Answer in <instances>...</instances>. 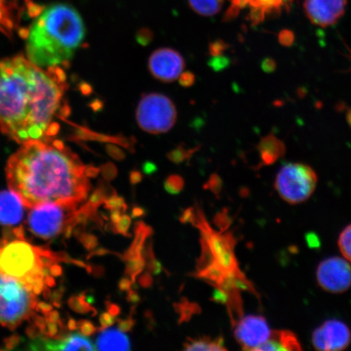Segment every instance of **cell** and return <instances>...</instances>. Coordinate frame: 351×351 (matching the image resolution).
Returning <instances> with one entry per match:
<instances>
[{
    "mask_svg": "<svg viewBox=\"0 0 351 351\" xmlns=\"http://www.w3.org/2000/svg\"><path fill=\"white\" fill-rule=\"evenodd\" d=\"M213 221L219 232H225L232 225V218L228 213L227 209H223L215 216Z\"/></svg>",
    "mask_w": 351,
    "mask_h": 351,
    "instance_id": "obj_33",
    "label": "cell"
},
{
    "mask_svg": "<svg viewBox=\"0 0 351 351\" xmlns=\"http://www.w3.org/2000/svg\"><path fill=\"white\" fill-rule=\"evenodd\" d=\"M317 282L324 291L341 293L351 287V266L348 261L330 257L319 263L317 270Z\"/></svg>",
    "mask_w": 351,
    "mask_h": 351,
    "instance_id": "obj_11",
    "label": "cell"
},
{
    "mask_svg": "<svg viewBox=\"0 0 351 351\" xmlns=\"http://www.w3.org/2000/svg\"><path fill=\"white\" fill-rule=\"evenodd\" d=\"M99 329L95 328L93 324L89 322H83L81 324V332L86 336H90L97 332Z\"/></svg>",
    "mask_w": 351,
    "mask_h": 351,
    "instance_id": "obj_48",
    "label": "cell"
},
{
    "mask_svg": "<svg viewBox=\"0 0 351 351\" xmlns=\"http://www.w3.org/2000/svg\"><path fill=\"white\" fill-rule=\"evenodd\" d=\"M96 339V350H131L129 337L118 328H105Z\"/></svg>",
    "mask_w": 351,
    "mask_h": 351,
    "instance_id": "obj_19",
    "label": "cell"
},
{
    "mask_svg": "<svg viewBox=\"0 0 351 351\" xmlns=\"http://www.w3.org/2000/svg\"><path fill=\"white\" fill-rule=\"evenodd\" d=\"M122 212L119 209L111 210V214H110V219H111L112 223H115L119 221L122 216Z\"/></svg>",
    "mask_w": 351,
    "mask_h": 351,
    "instance_id": "obj_54",
    "label": "cell"
},
{
    "mask_svg": "<svg viewBox=\"0 0 351 351\" xmlns=\"http://www.w3.org/2000/svg\"><path fill=\"white\" fill-rule=\"evenodd\" d=\"M176 313L179 315V324L189 322L195 317L202 313L201 307L196 302H193L182 298L181 301L173 304Z\"/></svg>",
    "mask_w": 351,
    "mask_h": 351,
    "instance_id": "obj_23",
    "label": "cell"
},
{
    "mask_svg": "<svg viewBox=\"0 0 351 351\" xmlns=\"http://www.w3.org/2000/svg\"><path fill=\"white\" fill-rule=\"evenodd\" d=\"M102 173L104 178L108 181H112L117 176V169L115 165L111 163L106 164L102 167Z\"/></svg>",
    "mask_w": 351,
    "mask_h": 351,
    "instance_id": "obj_44",
    "label": "cell"
},
{
    "mask_svg": "<svg viewBox=\"0 0 351 351\" xmlns=\"http://www.w3.org/2000/svg\"><path fill=\"white\" fill-rule=\"evenodd\" d=\"M126 300L132 306H136L142 301V297L134 289H131L130 291L127 292Z\"/></svg>",
    "mask_w": 351,
    "mask_h": 351,
    "instance_id": "obj_47",
    "label": "cell"
},
{
    "mask_svg": "<svg viewBox=\"0 0 351 351\" xmlns=\"http://www.w3.org/2000/svg\"><path fill=\"white\" fill-rule=\"evenodd\" d=\"M201 244V256L196 263L197 271H199L206 269L213 263L216 262V258L213 256L212 251L209 247L207 241L204 238L200 239Z\"/></svg>",
    "mask_w": 351,
    "mask_h": 351,
    "instance_id": "obj_28",
    "label": "cell"
},
{
    "mask_svg": "<svg viewBox=\"0 0 351 351\" xmlns=\"http://www.w3.org/2000/svg\"><path fill=\"white\" fill-rule=\"evenodd\" d=\"M33 350H95L92 341L82 332L71 333L60 340L37 339L32 342Z\"/></svg>",
    "mask_w": 351,
    "mask_h": 351,
    "instance_id": "obj_16",
    "label": "cell"
},
{
    "mask_svg": "<svg viewBox=\"0 0 351 351\" xmlns=\"http://www.w3.org/2000/svg\"><path fill=\"white\" fill-rule=\"evenodd\" d=\"M197 219L195 227L200 230L202 238H204L209 245L216 262L226 273L239 269V263L234 254L236 240L231 232H217L209 225L205 217L203 209L196 208Z\"/></svg>",
    "mask_w": 351,
    "mask_h": 351,
    "instance_id": "obj_9",
    "label": "cell"
},
{
    "mask_svg": "<svg viewBox=\"0 0 351 351\" xmlns=\"http://www.w3.org/2000/svg\"><path fill=\"white\" fill-rule=\"evenodd\" d=\"M230 6L226 20L238 16L241 11L248 12L247 19L253 25L262 23L269 17L278 16L291 10L296 0H229Z\"/></svg>",
    "mask_w": 351,
    "mask_h": 351,
    "instance_id": "obj_10",
    "label": "cell"
},
{
    "mask_svg": "<svg viewBox=\"0 0 351 351\" xmlns=\"http://www.w3.org/2000/svg\"><path fill=\"white\" fill-rule=\"evenodd\" d=\"M229 300L230 296L226 291L218 287H215L212 297H210V301L227 306L229 304Z\"/></svg>",
    "mask_w": 351,
    "mask_h": 351,
    "instance_id": "obj_40",
    "label": "cell"
},
{
    "mask_svg": "<svg viewBox=\"0 0 351 351\" xmlns=\"http://www.w3.org/2000/svg\"><path fill=\"white\" fill-rule=\"evenodd\" d=\"M133 284L130 278H123L120 280L119 283H118V288H119V291L121 292H128L132 289Z\"/></svg>",
    "mask_w": 351,
    "mask_h": 351,
    "instance_id": "obj_50",
    "label": "cell"
},
{
    "mask_svg": "<svg viewBox=\"0 0 351 351\" xmlns=\"http://www.w3.org/2000/svg\"><path fill=\"white\" fill-rule=\"evenodd\" d=\"M125 261L126 263L125 274L133 283H136V279L143 273L146 267V260L144 256H142L130 258Z\"/></svg>",
    "mask_w": 351,
    "mask_h": 351,
    "instance_id": "obj_26",
    "label": "cell"
},
{
    "mask_svg": "<svg viewBox=\"0 0 351 351\" xmlns=\"http://www.w3.org/2000/svg\"><path fill=\"white\" fill-rule=\"evenodd\" d=\"M197 219V210L195 208H188L184 210L181 216H180L179 221L184 225L186 223H191L193 226H195Z\"/></svg>",
    "mask_w": 351,
    "mask_h": 351,
    "instance_id": "obj_39",
    "label": "cell"
},
{
    "mask_svg": "<svg viewBox=\"0 0 351 351\" xmlns=\"http://www.w3.org/2000/svg\"><path fill=\"white\" fill-rule=\"evenodd\" d=\"M77 205L45 204L32 208L27 219L30 232L43 239H54L82 221V209Z\"/></svg>",
    "mask_w": 351,
    "mask_h": 351,
    "instance_id": "obj_6",
    "label": "cell"
},
{
    "mask_svg": "<svg viewBox=\"0 0 351 351\" xmlns=\"http://www.w3.org/2000/svg\"><path fill=\"white\" fill-rule=\"evenodd\" d=\"M134 239L130 247L124 253L123 260L126 261L128 258L144 256V245L147 240L153 234V230L151 226L146 223L140 221L135 223L134 225Z\"/></svg>",
    "mask_w": 351,
    "mask_h": 351,
    "instance_id": "obj_20",
    "label": "cell"
},
{
    "mask_svg": "<svg viewBox=\"0 0 351 351\" xmlns=\"http://www.w3.org/2000/svg\"><path fill=\"white\" fill-rule=\"evenodd\" d=\"M263 163L270 165L278 159L284 152L283 144L274 136H267L263 138L258 146Z\"/></svg>",
    "mask_w": 351,
    "mask_h": 351,
    "instance_id": "obj_21",
    "label": "cell"
},
{
    "mask_svg": "<svg viewBox=\"0 0 351 351\" xmlns=\"http://www.w3.org/2000/svg\"><path fill=\"white\" fill-rule=\"evenodd\" d=\"M225 342L222 337L217 339L199 337V339H188L184 343V350L187 351H223L227 350L223 346Z\"/></svg>",
    "mask_w": 351,
    "mask_h": 351,
    "instance_id": "obj_22",
    "label": "cell"
},
{
    "mask_svg": "<svg viewBox=\"0 0 351 351\" xmlns=\"http://www.w3.org/2000/svg\"><path fill=\"white\" fill-rule=\"evenodd\" d=\"M107 151L110 156H111L113 159H115L118 161L124 160L125 159V153L122 150L121 148L117 146H114V145H108Z\"/></svg>",
    "mask_w": 351,
    "mask_h": 351,
    "instance_id": "obj_43",
    "label": "cell"
},
{
    "mask_svg": "<svg viewBox=\"0 0 351 351\" xmlns=\"http://www.w3.org/2000/svg\"><path fill=\"white\" fill-rule=\"evenodd\" d=\"M107 308L109 313H111L115 317L119 315L121 313V308L120 306H118L112 302H107Z\"/></svg>",
    "mask_w": 351,
    "mask_h": 351,
    "instance_id": "obj_53",
    "label": "cell"
},
{
    "mask_svg": "<svg viewBox=\"0 0 351 351\" xmlns=\"http://www.w3.org/2000/svg\"><path fill=\"white\" fill-rule=\"evenodd\" d=\"M99 322L101 324V328L99 330L110 328L113 326L117 322V317L112 315L111 313H104L100 315Z\"/></svg>",
    "mask_w": 351,
    "mask_h": 351,
    "instance_id": "obj_42",
    "label": "cell"
},
{
    "mask_svg": "<svg viewBox=\"0 0 351 351\" xmlns=\"http://www.w3.org/2000/svg\"><path fill=\"white\" fill-rule=\"evenodd\" d=\"M227 49L228 44L221 39H217V40L210 43L208 47L209 53L212 56L223 55V52Z\"/></svg>",
    "mask_w": 351,
    "mask_h": 351,
    "instance_id": "obj_38",
    "label": "cell"
},
{
    "mask_svg": "<svg viewBox=\"0 0 351 351\" xmlns=\"http://www.w3.org/2000/svg\"><path fill=\"white\" fill-rule=\"evenodd\" d=\"M144 257L146 260V269L152 276H158L165 271L162 263L157 260L153 251L152 243H149L144 251Z\"/></svg>",
    "mask_w": 351,
    "mask_h": 351,
    "instance_id": "obj_27",
    "label": "cell"
},
{
    "mask_svg": "<svg viewBox=\"0 0 351 351\" xmlns=\"http://www.w3.org/2000/svg\"><path fill=\"white\" fill-rule=\"evenodd\" d=\"M154 35L150 29L147 28H142L139 29L136 34V41L140 46L147 47L153 40Z\"/></svg>",
    "mask_w": 351,
    "mask_h": 351,
    "instance_id": "obj_37",
    "label": "cell"
},
{
    "mask_svg": "<svg viewBox=\"0 0 351 351\" xmlns=\"http://www.w3.org/2000/svg\"><path fill=\"white\" fill-rule=\"evenodd\" d=\"M143 175L141 172H139L138 170L131 171L130 174V182L132 186L138 185V184L143 181Z\"/></svg>",
    "mask_w": 351,
    "mask_h": 351,
    "instance_id": "obj_49",
    "label": "cell"
},
{
    "mask_svg": "<svg viewBox=\"0 0 351 351\" xmlns=\"http://www.w3.org/2000/svg\"><path fill=\"white\" fill-rule=\"evenodd\" d=\"M196 151L197 148L187 149L183 145H179L173 150L167 154V157L173 163L180 165L189 160V158H191Z\"/></svg>",
    "mask_w": 351,
    "mask_h": 351,
    "instance_id": "obj_29",
    "label": "cell"
},
{
    "mask_svg": "<svg viewBox=\"0 0 351 351\" xmlns=\"http://www.w3.org/2000/svg\"><path fill=\"white\" fill-rule=\"evenodd\" d=\"M147 210L140 206H134L131 210V218L138 219L146 216Z\"/></svg>",
    "mask_w": 351,
    "mask_h": 351,
    "instance_id": "obj_51",
    "label": "cell"
},
{
    "mask_svg": "<svg viewBox=\"0 0 351 351\" xmlns=\"http://www.w3.org/2000/svg\"><path fill=\"white\" fill-rule=\"evenodd\" d=\"M105 208L109 210L119 209L123 213L126 212L128 206L124 197L118 196L117 194L109 197L106 201L104 202Z\"/></svg>",
    "mask_w": 351,
    "mask_h": 351,
    "instance_id": "obj_35",
    "label": "cell"
},
{
    "mask_svg": "<svg viewBox=\"0 0 351 351\" xmlns=\"http://www.w3.org/2000/svg\"><path fill=\"white\" fill-rule=\"evenodd\" d=\"M317 173L302 163L285 165L276 175L274 186L280 197L289 204L304 203L317 188Z\"/></svg>",
    "mask_w": 351,
    "mask_h": 351,
    "instance_id": "obj_7",
    "label": "cell"
},
{
    "mask_svg": "<svg viewBox=\"0 0 351 351\" xmlns=\"http://www.w3.org/2000/svg\"><path fill=\"white\" fill-rule=\"evenodd\" d=\"M205 190H208L217 197L221 195L223 188V181L219 174L213 173L210 176L208 181L204 186Z\"/></svg>",
    "mask_w": 351,
    "mask_h": 351,
    "instance_id": "obj_34",
    "label": "cell"
},
{
    "mask_svg": "<svg viewBox=\"0 0 351 351\" xmlns=\"http://www.w3.org/2000/svg\"><path fill=\"white\" fill-rule=\"evenodd\" d=\"M143 171L145 174L151 176L156 172L157 166L152 162H145L143 165Z\"/></svg>",
    "mask_w": 351,
    "mask_h": 351,
    "instance_id": "obj_52",
    "label": "cell"
},
{
    "mask_svg": "<svg viewBox=\"0 0 351 351\" xmlns=\"http://www.w3.org/2000/svg\"><path fill=\"white\" fill-rule=\"evenodd\" d=\"M234 336L245 350H254L269 340L271 330L262 315H248L235 324Z\"/></svg>",
    "mask_w": 351,
    "mask_h": 351,
    "instance_id": "obj_13",
    "label": "cell"
},
{
    "mask_svg": "<svg viewBox=\"0 0 351 351\" xmlns=\"http://www.w3.org/2000/svg\"><path fill=\"white\" fill-rule=\"evenodd\" d=\"M226 274L227 273L219 266L218 263L215 262L213 265L206 267L205 269L197 271L195 276V278L207 280L208 283L213 285V287H216Z\"/></svg>",
    "mask_w": 351,
    "mask_h": 351,
    "instance_id": "obj_25",
    "label": "cell"
},
{
    "mask_svg": "<svg viewBox=\"0 0 351 351\" xmlns=\"http://www.w3.org/2000/svg\"><path fill=\"white\" fill-rule=\"evenodd\" d=\"M0 243V273L32 285L38 295L47 287L56 258L50 252L34 247L22 238Z\"/></svg>",
    "mask_w": 351,
    "mask_h": 351,
    "instance_id": "obj_4",
    "label": "cell"
},
{
    "mask_svg": "<svg viewBox=\"0 0 351 351\" xmlns=\"http://www.w3.org/2000/svg\"><path fill=\"white\" fill-rule=\"evenodd\" d=\"M136 324V320L133 317L117 319L118 329L123 332H130Z\"/></svg>",
    "mask_w": 351,
    "mask_h": 351,
    "instance_id": "obj_41",
    "label": "cell"
},
{
    "mask_svg": "<svg viewBox=\"0 0 351 351\" xmlns=\"http://www.w3.org/2000/svg\"><path fill=\"white\" fill-rule=\"evenodd\" d=\"M184 186H185V181L182 176L178 174L169 176L164 183L165 190L172 195L180 194L183 191Z\"/></svg>",
    "mask_w": 351,
    "mask_h": 351,
    "instance_id": "obj_30",
    "label": "cell"
},
{
    "mask_svg": "<svg viewBox=\"0 0 351 351\" xmlns=\"http://www.w3.org/2000/svg\"><path fill=\"white\" fill-rule=\"evenodd\" d=\"M60 66L43 68L19 55L0 61V130L17 143L55 138L69 112Z\"/></svg>",
    "mask_w": 351,
    "mask_h": 351,
    "instance_id": "obj_1",
    "label": "cell"
},
{
    "mask_svg": "<svg viewBox=\"0 0 351 351\" xmlns=\"http://www.w3.org/2000/svg\"><path fill=\"white\" fill-rule=\"evenodd\" d=\"M99 172L54 138L21 144L6 167L8 187L29 208L45 204L78 206L87 199L90 178Z\"/></svg>",
    "mask_w": 351,
    "mask_h": 351,
    "instance_id": "obj_2",
    "label": "cell"
},
{
    "mask_svg": "<svg viewBox=\"0 0 351 351\" xmlns=\"http://www.w3.org/2000/svg\"><path fill=\"white\" fill-rule=\"evenodd\" d=\"M223 0H189V4L197 14L212 16L217 14L223 6Z\"/></svg>",
    "mask_w": 351,
    "mask_h": 351,
    "instance_id": "obj_24",
    "label": "cell"
},
{
    "mask_svg": "<svg viewBox=\"0 0 351 351\" xmlns=\"http://www.w3.org/2000/svg\"><path fill=\"white\" fill-rule=\"evenodd\" d=\"M25 206L19 196L10 191L0 192V225L13 226L21 221Z\"/></svg>",
    "mask_w": 351,
    "mask_h": 351,
    "instance_id": "obj_17",
    "label": "cell"
},
{
    "mask_svg": "<svg viewBox=\"0 0 351 351\" xmlns=\"http://www.w3.org/2000/svg\"><path fill=\"white\" fill-rule=\"evenodd\" d=\"M38 295L32 285L0 273V326L14 329L32 318Z\"/></svg>",
    "mask_w": 351,
    "mask_h": 351,
    "instance_id": "obj_5",
    "label": "cell"
},
{
    "mask_svg": "<svg viewBox=\"0 0 351 351\" xmlns=\"http://www.w3.org/2000/svg\"><path fill=\"white\" fill-rule=\"evenodd\" d=\"M230 60L227 56L221 55L218 56H212L208 60V66L213 69L215 72L222 71L230 65Z\"/></svg>",
    "mask_w": 351,
    "mask_h": 351,
    "instance_id": "obj_36",
    "label": "cell"
},
{
    "mask_svg": "<svg viewBox=\"0 0 351 351\" xmlns=\"http://www.w3.org/2000/svg\"><path fill=\"white\" fill-rule=\"evenodd\" d=\"M348 0H304L305 14L311 23L327 28L345 14Z\"/></svg>",
    "mask_w": 351,
    "mask_h": 351,
    "instance_id": "obj_15",
    "label": "cell"
},
{
    "mask_svg": "<svg viewBox=\"0 0 351 351\" xmlns=\"http://www.w3.org/2000/svg\"><path fill=\"white\" fill-rule=\"evenodd\" d=\"M195 76L191 72L182 73L179 77V83L183 87H191L195 84Z\"/></svg>",
    "mask_w": 351,
    "mask_h": 351,
    "instance_id": "obj_45",
    "label": "cell"
},
{
    "mask_svg": "<svg viewBox=\"0 0 351 351\" xmlns=\"http://www.w3.org/2000/svg\"><path fill=\"white\" fill-rule=\"evenodd\" d=\"M132 218L128 215H122L119 221L112 223V228L113 232L116 234H121L127 238H130V228L131 226Z\"/></svg>",
    "mask_w": 351,
    "mask_h": 351,
    "instance_id": "obj_32",
    "label": "cell"
},
{
    "mask_svg": "<svg viewBox=\"0 0 351 351\" xmlns=\"http://www.w3.org/2000/svg\"><path fill=\"white\" fill-rule=\"evenodd\" d=\"M86 29L79 13L64 3L45 8L26 33V54L43 68L69 64L84 40Z\"/></svg>",
    "mask_w": 351,
    "mask_h": 351,
    "instance_id": "obj_3",
    "label": "cell"
},
{
    "mask_svg": "<svg viewBox=\"0 0 351 351\" xmlns=\"http://www.w3.org/2000/svg\"><path fill=\"white\" fill-rule=\"evenodd\" d=\"M177 116L173 101L160 93L144 95L136 112L140 128L152 134L169 132L177 121Z\"/></svg>",
    "mask_w": 351,
    "mask_h": 351,
    "instance_id": "obj_8",
    "label": "cell"
},
{
    "mask_svg": "<svg viewBox=\"0 0 351 351\" xmlns=\"http://www.w3.org/2000/svg\"><path fill=\"white\" fill-rule=\"evenodd\" d=\"M138 282L144 289L152 287L154 283L152 275L147 271L146 273H142L138 275Z\"/></svg>",
    "mask_w": 351,
    "mask_h": 351,
    "instance_id": "obj_46",
    "label": "cell"
},
{
    "mask_svg": "<svg viewBox=\"0 0 351 351\" xmlns=\"http://www.w3.org/2000/svg\"><path fill=\"white\" fill-rule=\"evenodd\" d=\"M339 247L342 256L351 263V223L341 232Z\"/></svg>",
    "mask_w": 351,
    "mask_h": 351,
    "instance_id": "obj_31",
    "label": "cell"
},
{
    "mask_svg": "<svg viewBox=\"0 0 351 351\" xmlns=\"http://www.w3.org/2000/svg\"><path fill=\"white\" fill-rule=\"evenodd\" d=\"M186 67L185 60L172 48H160L154 51L148 61L152 75L160 82H173L181 75Z\"/></svg>",
    "mask_w": 351,
    "mask_h": 351,
    "instance_id": "obj_12",
    "label": "cell"
},
{
    "mask_svg": "<svg viewBox=\"0 0 351 351\" xmlns=\"http://www.w3.org/2000/svg\"><path fill=\"white\" fill-rule=\"evenodd\" d=\"M302 346L295 332L289 330H271V336L265 343L258 346V351L301 350Z\"/></svg>",
    "mask_w": 351,
    "mask_h": 351,
    "instance_id": "obj_18",
    "label": "cell"
},
{
    "mask_svg": "<svg viewBox=\"0 0 351 351\" xmlns=\"http://www.w3.org/2000/svg\"><path fill=\"white\" fill-rule=\"evenodd\" d=\"M311 341L314 348L318 350H343L351 343V331L340 320L328 319L315 329Z\"/></svg>",
    "mask_w": 351,
    "mask_h": 351,
    "instance_id": "obj_14",
    "label": "cell"
}]
</instances>
